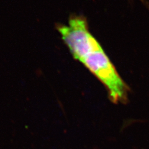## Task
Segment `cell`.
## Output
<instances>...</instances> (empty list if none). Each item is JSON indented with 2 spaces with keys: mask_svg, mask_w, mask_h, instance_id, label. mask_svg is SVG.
<instances>
[{
  "mask_svg": "<svg viewBox=\"0 0 149 149\" xmlns=\"http://www.w3.org/2000/svg\"><path fill=\"white\" fill-rule=\"evenodd\" d=\"M80 62L105 86L112 101L117 103L127 101L129 87L102 47L87 55Z\"/></svg>",
  "mask_w": 149,
  "mask_h": 149,
  "instance_id": "1",
  "label": "cell"
},
{
  "mask_svg": "<svg viewBox=\"0 0 149 149\" xmlns=\"http://www.w3.org/2000/svg\"><path fill=\"white\" fill-rule=\"evenodd\" d=\"M57 30L73 57L80 62L87 55L101 48L90 33L86 19L83 16H72L67 25L60 24Z\"/></svg>",
  "mask_w": 149,
  "mask_h": 149,
  "instance_id": "2",
  "label": "cell"
}]
</instances>
